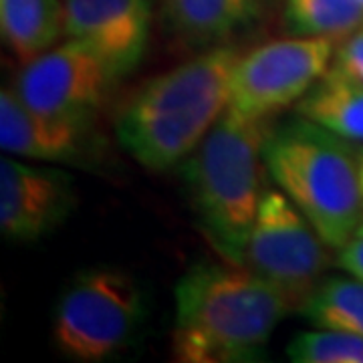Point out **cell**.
Returning <instances> with one entry per match:
<instances>
[{"label":"cell","mask_w":363,"mask_h":363,"mask_svg":"<svg viewBox=\"0 0 363 363\" xmlns=\"http://www.w3.org/2000/svg\"><path fill=\"white\" fill-rule=\"evenodd\" d=\"M329 245L281 188H264L242 267L281 291L298 311L331 264Z\"/></svg>","instance_id":"cell-6"},{"label":"cell","mask_w":363,"mask_h":363,"mask_svg":"<svg viewBox=\"0 0 363 363\" xmlns=\"http://www.w3.org/2000/svg\"><path fill=\"white\" fill-rule=\"evenodd\" d=\"M264 164L289 200L307 216L331 250L351 242L363 222L357 150L298 117L264 143Z\"/></svg>","instance_id":"cell-4"},{"label":"cell","mask_w":363,"mask_h":363,"mask_svg":"<svg viewBox=\"0 0 363 363\" xmlns=\"http://www.w3.org/2000/svg\"><path fill=\"white\" fill-rule=\"evenodd\" d=\"M172 355L182 363L255 362L293 303L233 260H206L174 289Z\"/></svg>","instance_id":"cell-1"},{"label":"cell","mask_w":363,"mask_h":363,"mask_svg":"<svg viewBox=\"0 0 363 363\" xmlns=\"http://www.w3.org/2000/svg\"><path fill=\"white\" fill-rule=\"evenodd\" d=\"M143 321V291L130 272L111 267L87 269L57 301L52 341L67 359L101 363L128 350Z\"/></svg>","instance_id":"cell-5"},{"label":"cell","mask_w":363,"mask_h":363,"mask_svg":"<svg viewBox=\"0 0 363 363\" xmlns=\"http://www.w3.org/2000/svg\"><path fill=\"white\" fill-rule=\"evenodd\" d=\"M283 21L295 37L339 43L363 26V9L355 0H285Z\"/></svg>","instance_id":"cell-16"},{"label":"cell","mask_w":363,"mask_h":363,"mask_svg":"<svg viewBox=\"0 0 363 363\" xmlns=\"http://www.w3.org/2000/svg\"><path fill=\"white\" fill-rule=\"evenodd\" d=\"M65 39L95 47L119 69L130 73L142 61L150 26L152 0H63Z\"/></svg>","instance_id":"cell-10"},{"label":"cell","mask_w":363,"mask_h":363,"mask_svg":"<svg viewBox=\"0 0 363 363\" xmlns=\"http://www.w3.org/2000/svg\"><path fill=\"white\" fill-rule=\"evenodd\" d=\"M329 69L343 77L363 83V26L339 40Z\"/></svg>","instance_id":"cell-18"},{"label":"cell","mask_w":363,"mask_h":363,"mask_svg":"<svg viewBox=\"0 0 363 363\" xmlns=\"http://www.w3.org/2000/svg\"><path fill=\"white\" fill-rule=\"evenodd\" d=\"M337 267L363 281V233L337 250Z\"/></svg>","instance_id":"cell-19"},{"label":"cell","mask_w":363,"mask_h":363,"mask_svg":"<svg viewBox=\"0 0 363 363\" xmlns=\"http://www.w3.org/2000/svg\"><path fill=\"white\" fill-rule=\"evenodd\" d=\"M286 357L293 363H363V337L339 329L315 327L291 337Z\"/></svg>","instance_id":"cell-17"},{"label":"cell","mask_w":363,"mask_h":363,"mask_svg":"<svg viewBox=\"0 0 363 363\" xmlns=\"http://www.w3.org/2000/svg\"><path fill=\"white\" fill-rule=\"evenodd\" d=\"M355 2H357V4H359V6L363 9V0H355Z\"/></svg>","instance_id":"cell-21"},{"label":"cell","mask_w":363,"mask_h":363,"mask_svg":"<svg viewBox=\"0 0 363 363\" xmlns=\"http://www.w3.org/2000/svg\"><path fill=\"white\" fill-rule=\"evenodd\" d=\"M75 206L73 176L65 169L2 157L0 230L14 242H35L63 224Z\"/></svg>","instance_id":"cell-9"},{"label":"cell","mask_w":363,"mask_h":363,"mask_svg":"<svg viewBox=\"0 0 363 363\" xmlns=\"http://www.w3.org/2000/svg\"><path fill=\"white\" fill-rule=\"evenodd\" d=\"M357 164H359V180H362V194H363V145L357 150ZM363 233V222H362V228H359V233Z\"/></svg>","instance_id":"cell-20"},{"label":"cell","mask_w":363,"mask_h":363,"mask_svg":"<svg viewBox=\"0 0 363 363\" xmlns=\"http://www.w3.org/2000/svg\"><path fill=\"white\" fill-rule=\"evenodd\" d=\"M123 77L104 52L77 39H65L23 65L14 91L30 109L55 117L91 119Z\"/></svg>","instance_id":"cell-8"},{"label":"cell","mask_w":363,"mask_h":363,"mask_svg":"<svg viewBox=\"0 0 363 363\" xmlns=\"http://www.w3.org/2000/svg\"><path fill=\"white\" fill-rule=\"evenodd\" d=\"M298 313L315 327L363 337V281L353 274L323 279L303 301Z\"/></svg>","instance_id":"cell-15"},{"label":"cell","mask_w":363,"mask_h":363,"mask_svg":"<svg viewBox=\"0 0 363 363\" xmlns=\"http://www.w3.org/2000/svg\"><path fill=\"white\" fill-rule=\"evenodd\" d=\"M0 33L21 65H28L65 39L63 0H0Z\"/></svg>","instance_id":"cell-13"},{"label":"cell","mask_w":363,"mask_h":363,"mask_svg":"<svg viewBox=\"0 0 363 363\" xmlns=\"http://www.w3.org/2000/svg\"><path fill=\"white\" fill-rule=\"evenodd\" d=\"M271 0H162L169 26L196 45H216L255 23Z\"/></svg>","instance_id":"cell-12"},{"label":"cell","mask_w":363,"mask_h":363,"mask_svg":"<svg viewBox=\"0 0 363 363\" xmlns=\"http://www.w3.org/2000/svg\"><path fill=\"white\" fill-rule=\"evenodd\" d=\"M91 119L55 117L30 109L14 89L0 93V145L28 162H73L89 150Z\"/></svg>","instance_id":"cell-11"},{"label":"cell","mask_w":363,"mask_h":363,"mask_svg":"<svg viewBox=\"0 0 363 363\" xmlns=\"http://www.w3.org/2000/svg\"><path fill=\"white\" fill-rule=\"evenodd\" d=\"M238 57L234 47L218 45L150 79L117 116L119 145L152 172L186 162L230 107Z\"/></svg>","instance_id":"cell-2"},{"label":"cell","mask_w":363,"mask_h":363,"mask_svg":"<svg viewBox=\"0 0 363 363\" xmlns=\"http://www.w3.org/2000/svg\"><path fill=\"white\" fill-rule=\"evenodd\" d=\"M298 117L363 145V83L329 69L295 105Z\"/></svg>","instance_id":"cell-14"},{"label":"cell","mask_w":363,"mask_h":363,"mask_svg":"<svg viewBox=\"0 0 363 363\" xmlns=\"http://www.w3.org/2000/svg\"><path fill=\"white\" fill-rule=\"evenodd\" d=\"M335 47L331 39L291 35L240 52L230 73V107L248 117L271 119L297 105L329 71Z\"/></svg>","instance_id":"cell-7"},{"label":"cell","mask_w":363,"mask_h":363,"mask_svg":"<svg viewBox=\"0 0 363 363\" xmlns=\"http://www.w3.org/2000/svg\"><path fill=\"white\" fill-rule=\"evenodd\" d=\"M269 117H248L233 107L208 131L184 164L198 222L222 259L242 264L259 212Z\"/></svg>","instance_id":"cell-3"}]
</instances>
